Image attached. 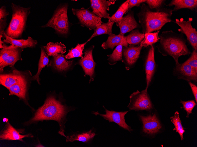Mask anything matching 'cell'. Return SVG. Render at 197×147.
I'll list each match as a JSON object with an SVG mask.
<instances>
[{"instance_id":"5bb4252c","label":"cell","mask_w":197,"mask_h":147,"mask_svg":"<svg viewBox=\"0 0 197 147\" xmlns=\"http://www.w3.org/2000/svg\"><path fill=\"white\" fill-rule=\"evenodd\" d=\"M143 124V131L145 134H152L157 132L161 126L155 114L147 116H140Z\"/></svg>"},{"instance_id":"1f68e13d","label":"cell","mask_w":197,"mask_h":147,"mask_svg":"<svg viewBox=\"0 0 197 147\" xmlns=\"http://www.w3.org/2000/svg\"><path fill=\"white\" fill-rule=\"evenodd\" d=\"M88 42L84 43L81 44H78L76 46L69 50L68 53L65 56L66 59H70L76 57H81L83 58V51L84 49V47Z\"/></svg>"},{"instance_id":"ab89813d","label":"cell","mask_w":197,"mask_h":147,"mask_svg":"<svg viewBox=\"0 0 197 147\" xmlns=\"http://www.w3.org/2000/svg\"><path fill=\"white\" fill-rule=\"evenodd\" d=\"M189 84L191 87L192 91L194 96L196 102H197V87L195 85L191 82H189Z\"/></svg>"},{"instance_id":"e575fe53","label":"cell","mask_w":197,"mask_h":147,"mask_svg":"<svg viewBox=\"0 0 197 147\" xmlns=\"http://www.w3.org/2000/svg\"><path fill=\"white\" fill-rule=\"evenodd\" d=\"M165 1L163 0H146L145 3L150 9H155L157 10L162 7Z\"/></svg>"},{"instance_id":"4316f807","label":"cell","mask_w":197,"mask_h":147,"mask_svg":"<svg viewBox=\"0 0 197 147\" xmlns=\"http://www.w3.org/2000/svg\"><path fill=\"white\" fill-rule=\"evenodd\" d=\"M49 61L48 55L44 50V48L41 47V53L38 63V70L36 74L32 78V80H36L39 84H40L39 75L40 72L43 68L48 65Z\"/></svg>"},{"instance_id":"ba28073f","label":"cell","mask_w":197,"mask_h":147,"mask_svg":"<svg viewBox=\"0 0 197 147\" xmlns=\"http://www.w3.org/2000/svg\"><path fill=\"white\" fill-rule=\"evenodd\" d=\"M23 50V48L19 47L2 49L0 52V72H3L5 67H13L17 61L22 60L21 54Z\"/></svg>"},{"instance_id":"484cf974","label":"cell","mask_w":197,"mask_h":147,"mask_svg":"<svg viewBox=\"0 0 197 147\" xmlns=\"http://www.w3.org/2000/svg\"><path fill=\"white\" fill-rule=\"evenodd\" d=\"M114 23L113 22L102 23L94 30V33L87 41H89L93 38L98 36L104 34L109 35L113 34L112 28Z\"/></svg>"},{"instance_id":"3957f363","label":"cell","mask_w":197,"mask_h":147,"mask_svg":"<svg viewBox=\"0 0 197 147\" xmlns=\"http://www.w3.org/2000/svg\"><path fill=\"white\" fill-rule=\"evenodd\" d=\"M67 112L66 107L63 105L54 97L47 98L44 104L40 107L33 117L28 122L43 120H54L58 122L60 125Z\"/></svg>"},{"instance_id":"8992f818","label":"cell","mask_w":197,"mask_h":147,"mask_svg":"<svg viewBox=\"0 0 197 147\" xmlns=\"http://www.w3.org/2000/svg\"><path fill=\"white\" fill-rule=\"evenodd\" d=\"M72 11L73 14L78 18L81 26L86 27L90 30H94L103 23L101 18L96 16L88 9L72 8Z\"/></svg>"},{"instance_id":"d590c367","label":"cell","mask_w":197,"mask_h":147,"mask_svg":"<svg viewBox=\"0 0 197 147\" xmlns=\"http://www.w3.org/2000/svg\"><path fill=\"white\" fill-rule=\"evenodd\" d=\"M180 102L183 105V108L187 112L186 117L188 118L189 114L192 113V110L196 104L193 100L187 101L181 100Z\"/></svg>"},{"instance_id":"7402d4cb","label":"cell","mask_w":197,"mask_h":147,"mask_svg":"<svg viewBox=\"0 0 197 147\" xmlns=\"http://www.w3.org/2000/svg\"><path fill=\"white\" fill-rule=\"evenodd\" d=\"M73 60H68L63 54H60L54 56L50 65L59 71L68 70L72 65Z\"/></svg>"},{"instance_id":"ffe728a7","label":"cell","mask_w":197,"mask_h":147,"mask_svg":"<svg viewBox=\"0 0 197 147\" xmlns=\"http://www.w3.org/2000/svg\"><path fill=\"white\" fill-rule=\"evenodd\" d=\"M142 47L140 45L138 46H134L130 45L128 47L123 48V53L128 65L131 66L136 62L139 57Z\"/></svg>"},{"instance_id":"44dd1931","label":"cell","mask_w":197,"mask_h":147,"mask_svg":"<svg viewBox=\"0 0 197 147\" xmlns=\"http://www.w3.org/2000/svg\"><path fill=\"white\" fill-rule=\"evenodd\" d=\"M119 45L125 47H128V43L126 37L120 34L115 35L113 33L109 35L106 41L102 44L101 46L104 49H112L115 46Z\"/></svg>"},{"instance_id":"f1b7e54d","label":"cell","mask_w":197,"mask_h":147,"mask_svg":"<svg viewBox=\"0 0 197 147\" xmlns=\"http://www.w3.org/2000/svg\"><path fill=\"white\" fill-rule=\"evenodd\" d=\"M129 1V0H127L124 2L116 11L110 17L108 22L116 23L120 21L124 15L128 11Z\"/></svg>"},{"instance_id":"d6a6232c","label":"cell","mask_w":197,"mask_h":147,"mask_svg":"<svg viewBox=\"0 0 197 147\" xmlns=\"http://www.w3.org/2000/svg\"><path fill=\"white\" fill-rule=\"evenodd\" d=\"M122 49L123 46L119 45L116 47L112 54L107 55L109 57L108 60L110 65H114L117 61H122Z\"/></svg>"},{"instance_id":"603a6c76","label":"cell","mask_w":197,"mask_h":147,"mask_svg":"<svg viewBox=\"0 0 197 147\" xmlns=\"http://www.w3.org/2000/svg\"><path fill=\"white\" fill-rule=\"evenodd\" d=\"M174 6L173 11L182 9H188L192 11L196 9L197 0H173L166 6Z\"/></svg>"},{"instance_id":"74e56055","label":"cell","mask_w":197,"mask_h":147,"mask_svg":"<svg viewBox=\"0 0 197 147\" xmlns=\"http://www.w3.org/2000/svg\"><path fill=\"white\" fill-rule=\"evenodd\" d=\"M146 0H129L128 10L134 6H139L141 4L145 3Z\"/></svg>"},{"instance_id":"6da1fadb","label":"cell","mask_w":197,"mask_h":147,"mask_svg":"<svg viewBox=\"0 0 197 147\" xmlns=\"http://www.w3.org/2000/svg\"><path fill=\"white\" fill-rule=\"evenodd\" d=\"M173 12L171 9L163 7L152 11L148 5L142 3L137 15L143 33L160 31L165 24L172 21Z\"/></svg>"},{"instance_id":"8fae6325","label":"cell","mask_w":197,"mask_h":147,"mask_svg":"<svg viewBox=\"0 0 197 147\" xmlns=\"http://www.w3.org/2000/svg\"><path fill=\"white\" fill-rule=\"evenodd\" d=\"M94 46L86 50L84 55L78 62V64L82 67L85 75H89L90 77V82L93 80L94 69L96 63L93 57L92 51Z\"/></svg>"},{"instance_id":"2e32d148","label":"cell","mask_w":197,"mask_h":147,"mask_svg":"<svg viewBox=\"0 0 197 147\" xmlns=\"http://www.w3.org/2000/svg\"><path fill=\"white\" fill-rule=\"evenodd\" d=\"M175 71L180 78L190 81H197V69L183 63L176 66Z\"/></svg>"},{"instance_id":"7a4b0ae2","label":"cell","mask_w":197,"mask_h":147,"mask_svg":"<svg viewBox=\"0 0 197 147\" xmlns=\"http://www.w3.org/2000/svg\"><path fill=\"white\" fill-rule=\"evenodd\" d=\"M159 37L160 43L157 46L159 52L163 55L172 57L176 65L179 63L178 59L180 56L190 54L183 33L167 31H162Z\"/></svg>"},{"instance_id":"5b68a950","label":"cell","mask_w":197,"mask_h":147,"mask_svg":"<svg viewBox=\"0 0 197 147\" xmlns=\"http://www.w3.org/2000/svg\"><path fill=\"white\" fill-rule=\"evenodd\" d=\"M68 5L64 4L59 6L54 11L51 19L42 27H50L57 33L66 36L68 33L70 27L67 14Z\"/></svg>"},{"instance_id":"9a60e30c","label":"cell","mask_w":197,"mask_h":147,"mask_svg":"<svg viewBox=\"0 0 197 147\" xmlns=\"http://www.w3.org/2000/svg\"><path fill=\"white\" fill-rule=\"evenodd\" d=\"M116 24L120 29L119 34L124 36L126 33L140 26L136 20L132 12L123 17L120 21L116 23Z\"/></svg>"},{"instance_id":"ac0fdd59","label":"cell","mask_w":197,"mask_h":147,"mask_svg":"<svg viewBox=\"0 0 197 147\" xmlns=\"http://www.w3.org/2000/svg\"><path fill=\"white\" fill-rule=\"evenodd\" d=\"M25 80L24 76L19 71L15 69L12 73L1 74L0 84L7 89L18 82Z\"/></svg>"},{"instance_id":"d6986e66","label":"cell","mask_w":197,"mask_h":147,"mask_svg":"<svg viewBox=\"0 0 197 147\" xmlns=\"http://www.w3.org/2000/svg\"><path fill=\"white\" fill-rule=\"evenodd\" d=\"M31 134L22 135L15 129L8 122L6 125V127L2 131L0 135L1 140H18L23 141L22 138L26 137H33Z\"/></svg>"},{"instance_id":"4fadbf2b","label":"cell","mask_w":197,"mask_h":147,"mask_svg":"<svg viewBox=\"0 0 197 147\" xmlns=\"http://www.w3.org/2000/svg\"><path fill=\"white\" fill-rule=\"evenodd\" d=\"M1 34L5 38L3 41L5 43H9L11 44L10 45L8 46L4 43L3 47L7 48L16 47L22 48H34L37 43L36 40L33 39L30 36H29L27 39H17L9 37L6 35L5 32Z\"/></svg>"},{"instance_id":"30bf717a","label":"cell","mask_w":197,"mask_h":147,"mask_svg":"<svg viewBox=\"0 0 197 147\" xmlns=\"http://www.w3.org/2000/svg\"><path fill=\"white\" fill-rule=\"evenodd\" d=\"M104 107V106H103ZM105 110V114H101L98 112H93V114L96 116L99 115L109 122H114L119 126L129 131H132L131 127L126 123L125 116L128 111L124 112H117L114 111H109L104 107Z\"/></svg>"},{"instance_id":"60d3db41","label":"cell","mask_w":197,"mask_h":147,"mask_svg":"<svg viewBox=\"0 0 197 147\" xmlns=\"http://www.w3.org/2000/svg\"><path fill=\"white\" fill-rule=\"evenodd\" d=\"M2 35L0 34V48H3L4 47L3 44L4 43L3 41L1 40V38L3 37Z\"/></svg>"},{"instance_id":"f546056e","label":"cell","mask_w":197,"mask_h":147,"mask_svg":"<svg viewBox=\"0 0 197 147\" xmlns=\"http://www.w3.org/2000/svg\"><path fill=\"white\" fill-rule=\"evenodd\" d=\"M95 133L92 132V130L81 134H73L69 137H67V141L73 142L78 141L84 142H87L92 139L95 136Z\"/></svg>"},{"instance_id":"4dcf8cb0","label":"cell","mask_w":197,"mask_h":147,"mask_svg":"<svg viewBox=\"0 0 197 147\" xmlns=\"http://www.w3.org/2000/svg\"><path fill=\"white\" fill-rule=\"evenodd\" d=\"M160 31L153 33H146L145 34V38L140 43V45L143 47H147L159 41L160 38L158 36Z\"/></svg>"},{"instance_id":"cb8c5ba5","label":"cell","mask_w":197,"mask_h":147,"mask_svg":"<svg viewBox=\"0 0 197 147\" xmlns=\"http://www.w3.org/2000/svg\"><path fill=\"white\" fill-rule=\"evenodd\" d=\"M44 47L47 55L53 57L60 54H64L66 51V47L61 43L50 42Z\"/></svg>"},{"instance_id":"e0dca14e","label":"cell","mask_w":197,"mask_h":147,"mask_svg":"<svg viewBox=\"0 0 197 147\" xmlns=\"http://www.w3.org/2000/svg\"><path fill=\"white\" fill-rule=\"evenodd\" d=\"M156 67L155 60L154 49L152 45L150 48L145 64L147 86L146 89L147 90L149 85L154 74Z\"/></svg>"},{"instance_id":"7c38bea8","label":"cell","mask_w":197,"mask_h":147,"mask_svg":"<svg viewBox=\"0 0 197 147\" xmlns=\"http://www.w3.org/2000/svg\"><path fill=\"white\" fill-rule=\"evenodd\" d=\"M115 0H91V6L93 12L96 16L100 17L108 18L110 16L107 11L109 10V6L115 3Z\"/></svg>"},{"instance_id":"836d02e7","label":"cell","mask_w":197,"mask_h":147,"mask_svg":"<svg viewBox=\"0 0 197 147\" xmlns=\"http://www.w3.org/2000/svg\"><path fill=\"white\" fill-rule=\"evenodd\" d=\"M170 119L171 122L175 126L174 130H175L176 132L179 134L181 140H183L184 139L183 134L185 132V130L182 125L178 112L177 111H176L174 115L170 117Z\"/></svg>"},{"instance_id":"d4e9b609","label":"cell","mask_w":197,"mask_h":147,"mask_svg":"<svg viewBox=\"0 0 197 147\" xmlns=\"http://www.w3.org/2000/svg\"><path fill=\"white\" fill-rule=\"evenodd\" d=\"M26 80L14 84L8 88L10 95L17 96L20 99L26 100Z\"/></svg>"},{"instance_id":"83f0119b","label":"cell","mask_w":197,"mask_h":147,"mask_svg":"<svg viewBox=\"0 0 197 147\" xmlns=\"http://www.w3.org/2000/svg\"><path fill=\"white\" fill-rule=\"evenodd\" d=\"M128 44L136 45L141 43L145 38V34L141 33L137 29L133 30L128 36H126Z\"/></svg>"},{"instance_id":"277c9868","label":"cell","mask_w":197,"mask_h":147,"mask_svg":"<svg viewBox=\"0 0 197 147\" xmlns=\"http://www.w3.org/2000/svg\"><path fill=\"white\" fill-rule=\"evenodd\" d=\"M11 7L12 10V16L5 33L9 37L15 39L21 37L25 29L31 8L23 7L12 3Z\"/></svg>"},{"instance_id":"52a82bcc","label":"cell","mask_w":197,"mask_h":147,"mask_svg":"<svg viewBox=\"0 0 197 147\" xmlns=\"http://www.w3.org/2000/svg\"><path fill=\"white\" fill-rule=\"evenodd\" d=\"M129 97L130 101L128 107L131 110H149L152 108L147 90L146 89L141 92L138 90L134 92Z\"/></svg>"},{"instance_id":"f35d334b","label":"cell","mask_w":197,"mask_h":147,"mask_svg":"<svg viewBox=\"0 0 197 147\" xmlns=\"http://www.w3.org/2000/svg\"><path fill=\"white\" fill-rule=\"evenodd\" d=\"M9 14L6 9L4 6H2L0 8V21H6L7 16Z\"/></svg>"},{"instance_id":"9c48e42d","label":"cell","mask_w":197,"mask_h":147,"mask_svg":"<svg viewBox=\"0 0 197 147\" xmlns=\"http://www.w3.org/2000/svg\"><path fill=\"white\" fill-rule=\"evenodd\" d=\"M193 20L192 18H189L187 21H185L183 18H181L179 19L176 18L174 22L180 27V28L178 29V31L185 34L192 47L197 51V31L192 26Z\"/></svg>"},{"instance_id":"8d00e7d4","label":"cell","mask_w":197,"mask_h":147,"mask_svg":"<svg viewBox=\"0 0 197 147\" xmlns=\"http://www.w3.org/2000/svg\"><path fill=\"white\" fill-rule=\"evenodd\" d=\"M184 63L197 69V51L193 50L190 57Z\"/></svg>"}]
</instances>
